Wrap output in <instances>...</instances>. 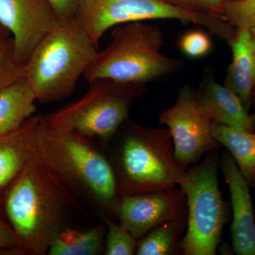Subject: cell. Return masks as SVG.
I'll use <instances>...</instances> for the list:
<instances>
[{"label":"cell","instance_id":"1","mask_svg":"<svg viewBox=\"0 0 255 255\" xmlns=\"http://www.w3.org/2000/svg\"><path fill=\"white\" fill-rule=\"evenodd\" d=\"M66 184L33 154L8 187L5 210L24 253L43 255L62 230Z\"/></svg>","mask_w":255,"mask_h":255},{"label":"cell","instance_id":"2","mask_svg":"<svg viewBox=\"0 0 255 255\" xmlns=\"http://www.w3.org/2000/svg\"><path fill=\"white\" fill-rule=\"evenodd\" d=\"M33 154L67 184L73 183L89 191L116 216L122 196L115 171L87 137L52 127L42 116Z\"/></svg>","mask_w":255,"mask_h":255},{"label":"cell","instance_id":"3","mask_svg":"<svg viewBox=\"0 0 255 255\" xmlns=\"http://www.w3.org/2000/svg\"><path fill=\"white\" fill-rule=\"evenodd\" d=\"M112 35L109 46L84 74L87 82L104 78L145 85L177 73L185 64L162 53L164 38L158 26L127 23L116 26Z\"/></svg>","mask_w":255,"mask_h":255},{"label":"cell","instance_id":"4","mask_svg":"<svg viewBox=\"0 0 255 255\" xmlns=\"http://www.w3.org/2000/svg\"><path fill=\"white\" fill-rule=\"evenodd\" d=\"M98 46L75 19L61 22L37 46L23 66V77L37 102L63 100L95 59Z\"/></svg>","mask_w":255,"mask_h":255},{"label":"cell","instance_id":"5","mask_svg":"<svg viewBox=\"0 0 255 255\" xmlns=\"http://www.w3.org/2000/svg\"><path fill=\"white\" fill-rule=\"evenodd\" d=\"M116 152L121 196L164 190L180 185L187 170L177 163L168 128L129 122Z\"/></svg>","mask_w":255,"mask_h":255},{"label":"cell","instance_id":"6","mask_svg":"<svg viewBox=\"0 0 255 255\" xmlns=\"http://www.w3.org/2000/svg\"><path fill=\"white\" fill-rule=\"evenodd\" d=\"M218 150L188 168L179 185L187 203V232L181 242L184 255H216L229 219V204L219 188Z\"/></svg>","mask_w":255,"mask_h":255},{"label":"cell","instance_id":"7","mask_svg":"<svg viewBox=\"0 0 255 255\" xmlns=\"http://www.w3.org/2000/svg\"><path fill=\"white\" fill-rule=\"evenodd\" d=\"M88 83L80 100L43 118L52 127L109 141L127 122L132 102L141 97L145 85L104 78Z\"/></svg>","mask_w":255,"mask_h":255},{"label":"cell","instance_id":"8","mask_svg":"<svg viewBox=\"0 0 255 255\" xmlns=\"http://www.w3.org/2000/svg\"><path fill=\"white\" fill-rule=\"evenodd\" d=\"M74 19L98 46L111 28L150 19H175L204 26L229 43L236 28L221 15L182 9L163 0H82Z\"/></svg>","mask_w":255,"mask_h":255},{"label":"cell","instance_id":"9","mask_svg":"<svg viewBox=\"0 0 255 255\" xmlns=\"http://www.w3.org/2000/svg\"><path fill=\"white\" fill-rule=\"evenodd\" d=\"M159 122L168 128L174 157L186 170L210 151L221 147L213 135V121L199 105L194 90L189 85L181 88L174 105L159 116Z\"/></svg>","mask_w":255,"mask_h":255},{"label":"cell","instance_id":"10","mask_svg":"<svg viewBox=\"0 0 255 255\" xmlns=\"http://www.w3.org/2000/svg\"><path fill=\"white\" fill-rule=\"evenodd\" d=\"M60 23L48 0H0V24L12 37L15 55L23 66L42 40Z\"/></svg>","mask_w":255,"mask_h":255},{"label":"cell","instance_id":"11","mask_svg":"<svg viewBox=\"0 0 255 255\" xmlns=\"http://www.w3.org/2000/svg\"><path fill=\"white\" fill-rule=\"evenodd\" d=\"M186 215L187 199L180 187L122 196L116 212L137 241L156 226Z\"/></svg>","mask_w":255,"mask_h":255},{"label":"cell","instance_id":"12","mask_svg":"<svg viewBox=\"0 0 255 255\" xmlns=\"http://www.w3.org/2000/svg\"><path fill=\"white\" fill-rule=\"evenodd\" d=\"M219 164L231 193L233 251L238 255H255V221L251 186L229 152H223Z\"/></svg>","mask_w":255,"mask_h":255},{"label":"cell","instance_id":"13","mask_svg":"<svg viewBox=\"0 0 255 255\" xmlns=\"http://www.w3.org/2000/svg\"><path fill=\"white\" fill-rule=\"evenodd\" d=\"M194 92L198 103L213 122L243 131L255 132L251 115L241 99L227 87L220 85L210 70L204 74Z\"/></svg>","mask_w":255,"mask_h":255},{"label":"cell","instance_id":"14","mask_svg":"<svg viewBox=\"0 0 255 255\" xmlns=\"http://www.w3.org/2000/svg\"><path fill=\"white\" fill-rule=\"evenodd\" d=\"M228 44L232 50V61L224 85L238 96L249 111L255 88V40L251 30L237 28Z\"/></svg>","mask_w":255,"mask_h":255},{"label":"cell","instance_id":"15","mask_svg":"<svg viewBox=\"0 0 255 255\" xmlns=\"http://www.w3.org/2000/svg\"><path fill=\"white\" fill-rule=\"evenodd\" d=\"M41 118V114H34L18 128L0 135V189L8 187L33 157Z\"/></svg>","mask_w":255,"mask_h":255},{"label":"cell","instance_id":"16","mask_svg":"<svg viewBox=\"0 0 255 255\" xmlns=\"http://www.w3.org/2000/svg\"><path fill=\"white\" fill-rule=\"evenodd\" d=\"M36 95L24 78L0 90V135L18 128L36 112Z\"/></svg>","mask_w":255,"mask_h":255},{"label":"cell","instance_id":"17","mask_svg":"<svg viewBox=\"0 0 255 255\" xmlns=\"http://www.w3.org/2000/svg\"><path fill=\"white\" fill-rule=\"evenodd\" d=\"M211 129L215 138L229 151L249 185L255 187V131H243L215 122Z\"/></svg>","mask_w":255,"mask_h":255},{"label":"cell","instance_id":"18","mask_svg":"<svg viewBox=\"0 0 255 255\" xmlns=\"http://www.w3.org/2000/svg\"><path fill=\"white\" fill-rule=\"evenodd\" d=\"M187 215L156 226L137 242V255H182V235L187 229Z\"/></svg>","mask_w":255,"mask_h":255},{"label":"cell","instance_id":"19","mask_svg":"<svg viewBox=\"0 0 255 255\" xmlns=\"http://www.w3.org/2000/svg\"><path fill=\"white\" fill-rule=\"evenodd\" d=\"M105 226L87 231L66 229L60 231L48 251L50 255H96L105 253Z\"/></svg>","mask_w":255,"mask_h":255},{"label":"cell","instance_id":"20","mask_svg":"<svg viewBox=\"0 0 255 255\" xmlns=\"http://www.w3.org/2000/svg\"><path fill=\"white\" fill-rule=\"evenodd\" d=\"M107 227L105 253L106 255H132L136 251L137 242L128 231L112 220L106 219Z\"/></svg>","mask_w":255,"mask_h":255},{"label":"cell","instance_id":"21","mask_svg":"<svg viewBox=\"0 0 255 255\" xmlns=\"http://www.w3.org/2000/svg\"><path fill=\"white\" fill-rule=\"evenodd\" d=\"M23 78V65L16 59L12 37L0 43V90Z\"/></svg>","mask_w":255,"mask_h":255},{"label":"cell","instance_id":"22","mask_svg":"<svg viewBox=\"0 0 255 255\" xmlns=\"http://www.w3.org/2000/svg\"><path fill=\"white\" fill-rule=\"evenodd\" d=\"M223 16L236 28L251 30L255 26V0L225 1Z\"/></svg>","mask_w":255,"mask_h":255},{"label":"cell","instance_id":"23","mask_svg":"<svg viewBox=\"0 0 255 255\" xmlns=\"http://www.w3.org/2000/svg\"><path fill=\"white\" fill-rule=\"evenodd\" d=\"M178 46L183 54L191 58H201L209 54L213 43L209 35L201 29L186 32L179 38Z\"/></svg>","mask_w":255,"mask_h":255},{"label":"cell","instance_id":"24","mask_svg":"<svg viewBox=\"0 0 255 255\" xmlns=\"http://www.w3.org/2000/svg\"><path fill=\"white\" fill-rule=\"evenodd\" d=\"M169 4L182 9L221 15L223 16L225 0H163Z\"/></svg>","mask_w":255,"mask_h":255},{"label":"cell","instance_id":"25","mask_svg":"<svg viewBox=\"0 0 255 255\" xmlns=\"http://www.w3.org/2000/svg\"><path fill=\"white\" fill-rule=\"evenodd\" d=\"M21 241L11 225L0 215V255L23 254Z\"/></svg>","mask_w":255,"mask_h":255},{"label":"cell","instance_id":"26","mask_svg":"<svg viewBox=\"0 0 255 255\" xmlns=\"http://www.w3.org/2000/svg\"><path fill=\"white\" fill-rule=\"evenodd\" d=\"M56 11L61 22L75 18L82 0H48Z\"/></svg>","mask_w":255,"mask_h":255},{"label":"cell","instance_id":"27","mask_svg":"<svg viewBox=\"0 0 255 255\" xmlns=\"http://www.w3.org/2000/svg\"><path fill=\"white\" fill-rule=\"evenodd\" d=\"M11 36L9 32L0 24V43L8 39Z\"/></svg>","mask_w":255,"mask_h":255},{"label":"cell","instance_id":"28","mask_svg":"<svg viewBox=\"0 0 255 255\" xmlns=\"http://www.w3.org/2000/svg\"><path fill=\"white\" fill-rule=\"evenodd\" d=\"M251 31L252 32V33H253V37H254V38L255 40V26L254 28H252V29H251ZM253 95H255V88L254 92H253Z\"/></svg>","mask_w":255,"mask_h":255},{"label":"cell","instance_id":"29","mask_svg":"<svg viewBox=\"0 0 255 255\" xmlns=\"http://www.w3.org/2000/svg\"><path fill=\"white\" fill-rule=\"evenodd\" d=\"M252 120H253V126H254V129L255 131V114L251 115Z\"/></svg>","mask_w":255,"mask_h":255},{"label":"cell","instance_id":"30","mask_svg":"<svg viewBox=\"0 0 255 255\" xmlns=\"http://www.w3.org/2000/svg\"><path fill=\"white\" fill-rule=\"evenodd\" d=\"M239 1V0H225V1Z\"/></svg>","mask_w":255,"mask_h":255}]
</instances>
